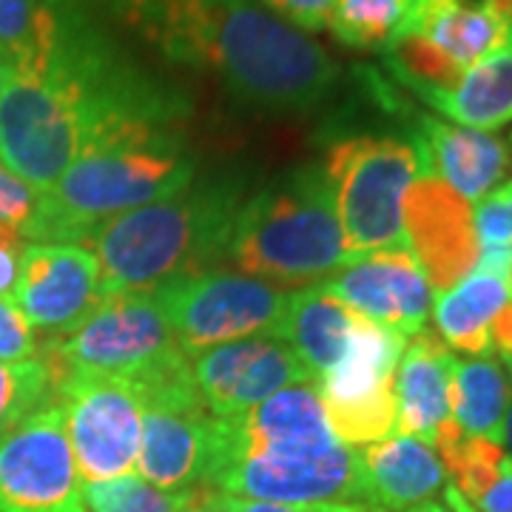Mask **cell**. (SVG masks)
Here are the masks:
<instances>
[{
    "label": "cell",
    "mask_w": 512,
    "mask_h": 512,
    "mask_svg": "<svg viewBox=\"0 0 512 512\" xmlns=\"http://www.w3.org/2000/svg\"><path fill=\"white\" fill-rule=\"evenodd\" d=\"M359 467L370 512H413L447 490L439 453L413 436H390L359 447Z\"/></svg>",
    "instance_id": "obj_20"
},
{
    "label": "cell",
    "mask_w": 512,
    "mask_h": 512,
    "mask_svg": "<svg viewBox=\"0 0 512 512\" xmlns=\"http://www.w3.org/2000/svg\"><path fill=\"white\" fill-rule=\"evenodd\" d=\"M453 126L495 131L512 123V37L461 74L453 89L421 97Z\"/></svg>",
    "instance_id": "obj_23"
},
{
    "label": "cell",
    "mask_w": 512,
    "mask_h": 512,
    "mask_svg": "<svg viewBox=\"0 0 512 512\" xmlns=\"http://www.w3.org/2000/svg\"><path fill=\"white\" fill-rule=\"evenodd\" d=\"M77 476L86 484L137 473L143 402L134 382L72 373L55 384Z\"/></svg>",
    "instance_id": "obj_11"
},
{
    "label": "cell",
    "mask_w": 512,
    "mask_h": 512,
    "mask_svg": "<svg viewBox=\"0 0 512 512\" xmlns=\"http://www.w3.org/2000/svg\"><path fill=\"white\" fill-rule=\"evenodd\" d=\"M49 402H55V393L40 356L29 362H0V436Z\"/></svg>",
    "instance_id": "obj_29"
},
{
    "label": "cell",
    "mask_w": 512,
    "mask_h": 512,
    "mask_svg": "<svg viewBox=\"0 0 512 512\" xmlns=\"http://www.w3.org/2000/svg\"><path fill=\"white\" fill-rule=\"evenodd\" d=\"M0 512H86L57 402L0 436Z\"/></svg>",
    "instance_id": "obj_13"
},
{
    "label": "cell",
    "mask_w": 512,
    "mask_h": 512,
    "mask_svg": "<svg viewBox=\"0 0 512 512\" xmlns=\"http://www.w3.org/2000/svg\"><path fill=\"white\" fill-rule=\"evenodd\" d=\"M37 356L55 384L72 373H94L137 382L146 373L185 356L154 293H103L72 330L52 333Z\"/></svg>",
    "instance_id": "obj_5"
},
{
    "label": "cell",
    "mask_w": 512,
    "mask_h": 512,
    "mask_svg": "<svg viewBox=\"0 0 512 512\" xmlns=\"http://www.w3.org/2000/svg\"><path fill=\"white\" fill-rule=\"evenodd\" d=\"M490 339H493V350H498L504 362V370L512 376V302L493 319Z\"/></svg>",
    "instance_id": "obj_37"
},
{
    "label": "cell",
    "mask_w": 512,
    "mask_h": 512,
    "mask_svg": "<svg viewBox=\"0 0 512 512\" xmlns=\"http://www.w3.org/2000/svg\"><path fill=\"white\" fill-rule=\"evenodd\" d=\"M356 316L359 313L330 296L322 285L291 291L276 339L296 353L316 382L342 359Z\"/></svg>",
    "instance_id": "obj_22"
},
{
    "label": "cell",
    "mask_w": 512,
    "mask_h": 512,
    "mask_svg": "<svg viewBox=\"0 0 512 512\" xmlns=\"http://www.w3.org/2000/svg\"><path fill=\"white\" fill-rule=\"evenodd\" d=\"M456 356L439 339L436 330H421L404 345L396 367V436H413L424 444H436L439 433L453 421Z\"/></svg>",
    "instance_id": "obj_19"
},
{
    "label": "cell",
    "mask_w": 512,
    "mask_h": 512,
    "mask_svg": "<svg viewBox=\"0 0 512 512\" xmlns=\"http://www.w3.org/2000/svg\"><path fill=\"white\" fill-rule=\"evenodd\" d=\"M191 382L214 419H237L293 384L313 382L282 339L256 336L202 350L191 359Z\"/></svg>",
    "instance_id": "obj_14"
},
{
    "label": "cell",
    "mask_w": 512,
    "mask_h": 512,
    "mask_svg": "<svg viewBox=\"0 0 512 512\" xmlns=\"http://www.w3.org/2000/svg\"><path fill=\"white\" fill-rule=\"evenodd\" d=\"M228 262L265 282H311L333 276L350 254L322 168H305L242 202Z\"/></svg>",
    "instance_id": "obj_4"
},
{
    "label": "cell",
    "mask_w": 512,
    "mask_h": 512,
    "mask_svg": "<svg viewBox=\"0 0 512 512\" xmlns=\"http://www.w3.org/2000/svg\"><path fill=\"white\" fill-rule=\"evenodd\" d=\"M151 293L160 299L177 348L188 359L228 342L276 339L291 299V291L274 282L217 268L174 279Z\"/></svg>",
    "instance_id": "obj_8"
},
{
    "label": "cell",
    "mask_w": 512,
    "mask_h": 512,
    "mask_svg": "<svg viewBox=\"0 0 512 512\" xmlns=\"http://www.w3.org/2000/svg\"><path fill=\"white\" fill-rule=\"evenodd\" d=\"M444 504H447V510L450 512H478L473 510V507H470V501H467V498H461L450 484H447V490H444Z\"/></svg>",
    "instance_id": "obj_39"
},
{
    "label": "cell",
    "mask_w": 512,
    "mask_h": 512,
    "mask_svg": "<svg viewBox=\"0 0 512 512\" xmlns=\"http://www.w3.org/2000/svg\"><path fill=\"white\" fill-rule=\"evenodd\" d=\"M6 63H3V60H0V94H3V86H6Z\"/></svg>",
    "instance_id": "obj_43"
},
{
    "label": "cell",
    "mask_w": 512,
    "mask_h": 512,
    "mask_svg": "<svg viewBox=\"0 0 512 512\" xmlns=\"http://www.w3.org/2000/svg\"><path fill=\"white\" fill-rule=\"evenodd\" d=\"M413 512H450L444 504H439V501H433V504H424V507H419V510Z\"/></svg>",
    "instance_id": "obj_42"
},
{
    "label": "cell",
    "mask_w": 512,
    "mask_h": 512,
    "mask_svg": "<svg viewBox=\"0 0 512 512\" xmlns=\"http://www.w3.org/2000/svg\"><path fill=\"white\" fill-rule=\"evenodd\" d=\"M404 336L356 316L342 359L316 379L336 439L348 447H367L396 436V367Z\"/></svg>",
    "instance_id": "obj_10"
},
{
    "label": "cell",
    "mask_w": 512,
    "mask_h": 512,
    "mask_svg": "<svg viewBox=\"0 0 512 512\" xmlns=\"http://www.w3.org/2000/svg\"><path fill=\"white\" fill-rule=\"evenodd\" d=\"M436 333L447 348L473 359L493 353V319L512 302L510 285L487 274H470L456 288L433 296Z\"/></svg>",
    "instance_id": "obj_24"
},
{
    "label": "cell",
    "mask_w": 512,
    "mask_h": 512,
    "mask_svg": "<svg viewBox=\"0 0 512 512\" xmlns=\"http://www.w3.org/2000/svg\"><path fill=\"white\" fill-rule=\"evenodd\" d=\"M464 498V495H461ZM478 512H512V456H501L495 481L470 504Z\"/></svg>",
    "instance_id": "obj_36"
},
{
    "label": "cell",
    "mask_w": 512,
    "mask_h": 512,
    "mask_svg": "<svg viewBox=\"0 0 512 512\" xmlns=\"http://www.w3.org/2000/svg\"><path fill=\"white\" fill-rule=\"evenodd\" d=\"M194 177L180 128L151 131L86 151L40 194L26 239L86 245L97 225L177 197Z\"/></svg>",
    "instance_id": "obj_3"
},
{
    "label": "cell",
    "mask_w": 512,
    "mask_h": 512,
    "mask_svg": "<svg viewBox=\"0 0 512 512\" xmlns=\"http://www.w3.org/2000/svg\"><path fill=\"white\" fill-rule=\"evenodd\" d=\"M510 291H512V274H510Z\"/></svg>",
    "instance_id": "obj_44"
},
{
    "label": "cell",
    "mask_w": 512,
    "mask_h": 512,
    "mask_svg": "<svg viewBox=\"0 0 512 512\" xmlns=\"http://www.w3.org/2000/svg\"><path fill=\"white\" fill-rule=\"evenodd\" d=\"M424 177L450 185L458 197L478 202L501 185L512 165V146L490 131L453 126L430 114H413V140Z\"/></svg>",
    "instance_id": "obj_18"
},
{
    "label": "cell",
    "mask_w": 512,
    "mask_h": 512,
    "mask_svg": "<svg viewBox=\"0 0 512 512\" xmlns=\"http://www.w3.org/2000/svg\"><path fill=\"white\" fill-rule=\"evenodd\" d=\"M100 265L86 245L35 242L26 248L12 305L37 330L66 333L100 302Z\"/></svg>",
    "instance_id": "obj_17"
},
{
    "label": "cell",
    "mask_w": 512,
    "mask_h": 512,
    "mask_svg": "<svg viewBox=\"0 0 512 512\" xmlns=\"http://www.w3.org/2000/svg\"><path fill=\"white\" fill-rule=\"evenodd\" d=\"M410 9L413 0H336L328 29L348 49L384 52L404 29Z\"/></svg>",
    "instance_id": "obj_26"
},
{
    "label": "cell",
    "mask_w": 512,
    "mask_h": 512,
    "mask_svg": "<svg viewBox=\"0 0 512 512\" xmlns=\"http://www.w3.org/2000/svg\"><path fill=\"white\" fill-rule=\"evenodd\" d=\"M185 512H225V510L220 507L217 490H211V487H191Z\"/></svg>",
    "instance_id": "obj_38"
},
{
    "label": "cell",
    "mask_w": 512,
    "mask_h": 512,
    "mask_svg": "<svg viewBox=\"0 0 512 512\" xmlns=\"http://www.w3.org/2000/svg\"><path fill=\"white\" fill-rule=\"evenodd\" d=\"M188 493H168L146 478L131 473V476L109 478L100 484L83 487V504L86 512H185Z\"/></svg>",
    "instance_id": "obj_28"
},
{
    "label": "cell",
    "mask_w": 512,
    "mask_h": 512,
    "mask_svg": "<svg viewBox=\"0 0 512 512\" xmlns=\"http://www.w3.org/2000/svg\"><path fill=\"white\" fill-rule=\"evenodd\" d=\"M256 3L299 32H322L328 29L336 0H256Z\"/></svg>",
    "instance_id": "obj_33"
},
{
    "label": "cell",
    "mask_w": 512,
    "mask_h": 512,
    "mask_svg": "<svg viewBox=\"0 0 512 512\" xmlns=\"http://www.w3.org/2000/svg\"><path fill=\"white\" fill-rule=\"evenodd\" d=\"M143 402L137 470L148 484L183 493L205 487L211 464V421L191 382V359L180 356L134 382Z\"/></svg>",
    "instance_id": "obj_9"
},
{
    "label": "cell",
    "mask_w": 512,
    "mask_h": 512,
    "mask_svg": "<svg viewBox=\"0 0 512 512\" xmlns=\"http://www.w3.org/2000/svg\"><path fill=\"white\" fill-rule=\"evenodd\" d=\"M407 248L436 293L456 288L473 274L481 242L473 225V208L450 185L436 177H419L402 202Z\"/></svg>",
    "instance_id": "obj_15"
},
{
    "label": "cell",
    "mask_w": 512,
    "mask_h": 512,
    "mask_svg": "<svg viewBox=\"0 0 512 512\" xmlns=\"http://www.w3.org/2000/svg\"><path fill=\"white\" fill-rule=\"evenodd\" d=\"M29 242L12 225H0V299L12 302V293L18 285L20 262L26 254Z\"/></svg>",
    "instance_id": "obj_34"
},
{
    "label": "cell",
    "mask_w": 512,
    "mask_h": 512,
    "mask_svg": "<svg viewBox=\"0 0 512 512\" xmlns=\"http://www.w3.org/2000/svg\"><path fill=\"white\" fill-rule=\"evenodd\" d=\"M512 402V382L504 365L493 356L456 359L450 407L464 436L501 444V430Z\"/></svg>",
    "instance_id": "obj_25"
},
{
    "label": "cell",
    "mask_w": 512,
    "mask_h": 512,
    "mask_svg": "<svg viewBox=\"0 0 512 512\" xmlns=\"http://www.w3.org/2000/svg\"><path fill=\"white\" fill-rule=\"evenodd\" d=\"M501 444L512 453V402L510 410H507V419H504V430H501Z\"/></svg>",
    "instance_id": "obj_41"
},
{
    "label": "cell",
    "mask_w": 512,
    "mask_h": 512,
    "mask_svg": "<svg viewBox=\"0 0 512 512\" xmlns=\"http://www.w3.org/2000/svg\"><path fill=\"white\" fill-rule=\"evenodd\" d=\"M404 35L421 37L467 72L510 40L512 26L484 0H413Z\"/></svg>",
    "instance_id": "obj_21"
},
{
    "label": "cell",
    "mask_w": 512,
    "mask_h": 512,
    "mask_svg": "<svg viewBox=\"0 0 512 512\" xmlns=\"http://www.w3.org/2000/svg\"><path fill=\"white\" fill-rule=\"evenodd\" d=\"M234 185L185 188L177 197L111 217L86 242L100 265V293H151L228 259L239 211Z\"/></svg>",
    "instance_id": "obj_2"
},
{
    "label": "cell",
    "mask_w": 512,
    "mask_h": 512,
    "mask_svg": "<svg viewBox=\"0 0 512 512\" xmlns=\"http://www.w3.org/2000/svg\"><path fill=\"white\" fill-rule=\"evenodd\" d=\"M37 194L32 185H26L18 174H12L0 163V225H12L26 237L37 214Z\"/></svg>",
    "instance_id": "obj_31"
},
{
    "label": "cell",
    "mask_w": 512,
    "mask_h": 512,
    "mask_svg": "<svg viewBox=\"0 0 512 512\" xmlns=\"http://www.w3.org/2000/svg\"><path fill=\"white\" fill-rule=\"evenodd\" d=\"M350 259L384 248H407L402 202L424 177L413 143L396 137H345L333 143L322 165ZM410 251V248H407Z\"/></svg>",
    "instance_id": "obj_6"
},
{
    "label": "cell",
    "mask_w": 512,
    "mask_h": 512,
    "mask_svg": "<svg viewBox=\"0 0 512 512\" xmlns=\"http://www.w3.org/2000/svg\"><path fill=\"white\" fill-rule=\"evenodd\" d=\"M114 12L174 63L211 72L242 106L308 111L339 80L333 57L256 0H111Z\"/></svg>",
    "instance_id": "obj_1"
},
{
    "label": "cell",
    "mask_w": 512,
    "mask_h": 512,
    "mask_svg": "<svg viewBox=\"0 0 512 512\" xmlns=\"http://www.w3.org/2000/svg\"><path fill=\"white\" fill-rule=\"evenodd\" d=\"M510 379H512V376H510Z\"/></svg>",
    "instance_id": "obj_45"
},
{
    "label": "cell",
    "mask_w": 512,
    "mask_h": 512,
    "mask_svg": "<svg viewBox=\"0 0 512 512\" xmlns=\"http://www.w3.org/2000/svg\"><path fill=\"white\" fill-rule=\"evenodd\" d=\"M484 3H487V6H493L495 12H498V15L512 26V0H484Z\"/></svg>",
    "instance_id": "obj_40"
},
{
    "label": "cell",
    "mask_w": 512,
    "mask_h": 512,
    "mask_svg": "<svg viewBox=\"0 0 512 512\" xmlns=\"http://www.w3.org/2000/svg\"><path fill=\"white\" fill-rule=\"evenodd\" d=\"M92 143L80 94L46 72H9L0 94V163L37 194L49 191Z\"/></svg>",
    "instance_id": "obj_7"
},
{
    "label": "cell",
    "mask_w": 512,
    "mask_h": 512,
    "mask_svg": "<svg viewBox=\"0 0 512 512\" xmlns=\"http://www.w3.org/2000/svg\"><path fill=\"white\" fill-rule=\"evenodd\" d=\"M319 285L342 305L382 328L396 330L404 339L427 328L433 291L416 256L407 248L353 256L348 265Z\"/></svg>",
    "instance_id": "obj_16"
},
{
    "label": "cell",
    "mask_w": 512,
    "mask_h": 512,
    "mask_svg": "<svg viewBox=\"0 0 512 512\" xmlns=\"http://www.w3.org/2000/svg\"><path fill=\"white\" fill-rule=\"evenodd\" d=\"M52 35V0H0V60L6 72L35 66Z\"/></svg>",
    "instance_id": "obj_27"
},
{
    "label": "cell",
    "mask_w": 512,
    "mask_h": 512,
    "mask_svg": "<svg viewBox=\"0 0 512 512\" xmlns=\"http://www.w3.org/2000/svg\"><path fill=\"white\" fill-rule=\"evenodd\" d=\"M37 350L40 339L35 328L9 299H0V362H29Z\"/></svg>",
    "instance_id": "obj_32"
},
{
    "label": "cell",
    "mask_w": 512,
    "mask_h": 512,
    "mask_svg": "<svg viewBox=\"0 0 512 512\" xmlns=\"http://www.w3.org/2000/svg\"><path fill=\"white\" fill-rule=\"evenodd\" d=\"M473 225L481 245H512V180L476 202Z\"/></svg>",
    "instance_id": "obj_30"
},
{
    "label": "cell",
    "mask_w": 512,
    "mask_h": 512,
    "mask_svg": "<svg viewBox=\"0 0 512 512\" xmlns=\"http://www.w3.org/2000/svg\"><path fill=\"white\" fill-rule=\"evenodd\" d=\"M211 490L265 504H356L365 507L359 450L333 444L319 450H276L225 461L208 478Z\"/></svg>",
    "instance_id": "obj_12"
},
{
    "label": "cell",
    "mask_w": 512,
    "mask_h": 512,
    "mask_svg": "<svg viewBox=\"0 0 512 512\" xmlns=\"http://www.w3.org/2000/svg\"><path fill=\"white\" fill-rule=\"evenodd\" d=\"M220 507L225 512H370L356 504H305V507H288V504H265V501H248L237 495L217 493Z\"/></svg>",
    "instance_id": "obj_35"
}]
</instances>
